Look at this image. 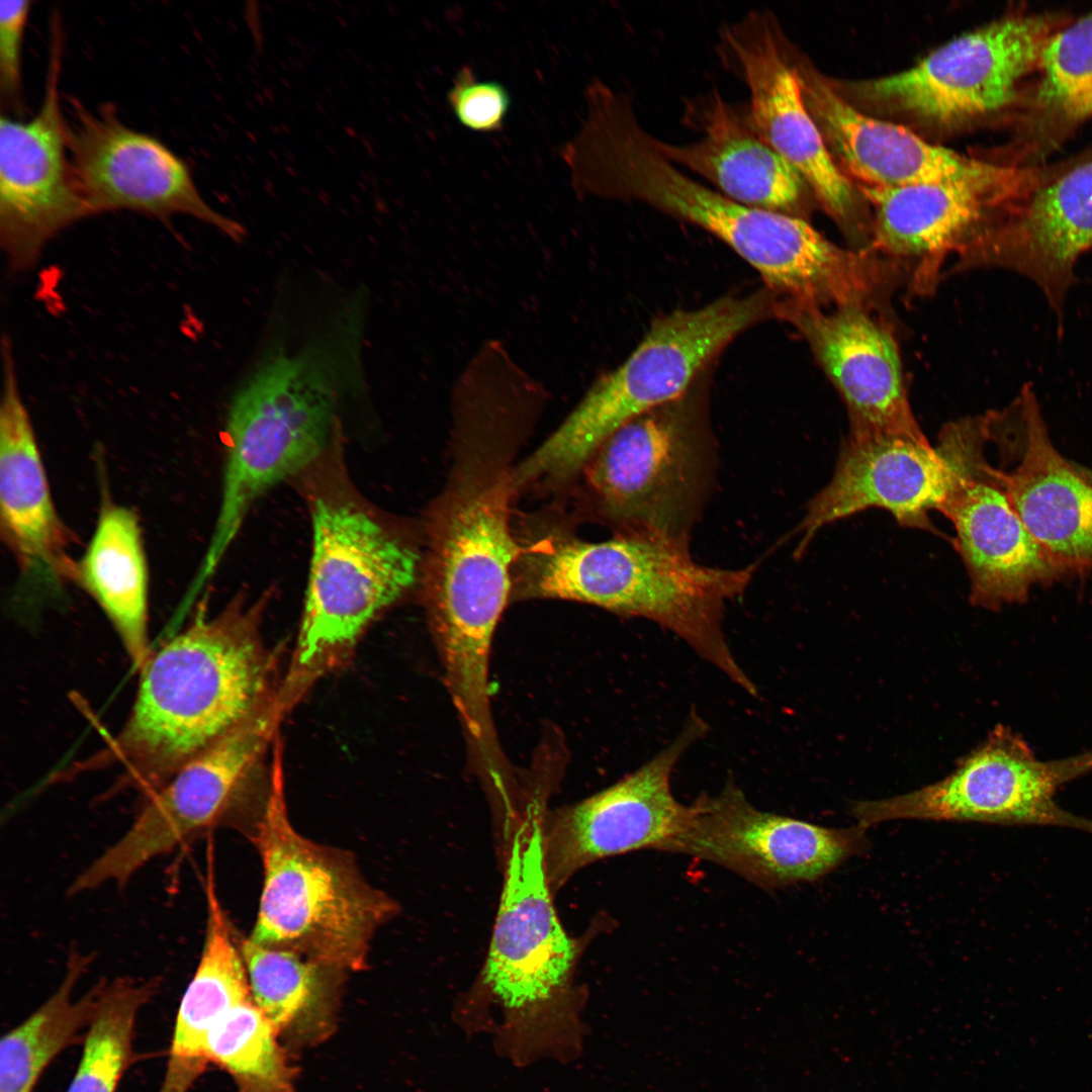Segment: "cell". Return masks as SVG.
Returning a JSON list of instances; mask_svg holds the SVG:
<instances>
[{
  "instance_id": "obj_1",
  "label": "cell",
  "mask_w": 1092,
  "mask_h": 1092,
  "mask_svg": "<svg viewBox=\"0 0 1092 1092\" xmlns=\"http://www.w3.org/2000/svg\"><path fill=\"white\" fill-rule=\"evenodd\" d=\"M265 602L239 596L214 616L200 611L152 651L120 732L63 777L120 765L113 791L147 796L273 699L279 686L261 632Z\"/></svg>"
},
{
  "instance_id": "obj_2",
  "label": "cell",
  "mask_w": 1092,
  "mask_h": 1092,
  "mask_svg": "<svg viewBox=\"0 0 1092 1092\" xmlns=\"http://www.w3.org/2000/svg\"><path fill=\"white\" fill-rule=\"evenodd\" d=\"M295 478L312 551L296 645L278 691L287 710L349 660L371 623L416 583L422 563L404 530L352 482L342 431Z\"/></svg>"
},
{
  "instance_id": "obj_3",
  "label": "cell",
  "mask_w": 1092,
  "mask_h": 1092,
  "mask_svg": "<svg viewBox=\"0 0 1092 1092\" xmlns=\"http://www.w3.org/2000/svg\"><path fill=\"white\" fill-rule=\"evenodd\" d=\"M498 910L483 969L458 1008L468 1031L493 1030L518 1066L581 1052L583 995L574 983L580 945L556 914L536 810L508 828Z\"/></svg>"
},
{
  "instance_id": "obj_4",
  "label": "cell",
  "mask_w": 1092,
  "mask_h": 1092,
  "mask_svg": "<svg viewBox=\"0 0 1092 1092\" xmlns=\"http://www.w3.org/2000/svg\"><path fill=\"white\" fill-rule=\"evenodd\" d=\"M513 469L474 452L462 458L427 523L422 597L455 707H489L492 637L523 547L510 527Z\"/></svg>"
},
{
  "instance_id": "obj_5",
  "label": "cell",
  "mask_w": 1092,
  "mask_h": 1092,
  "mask_svg": "<svg viewBox=\"0 0 1092 1092\" xmlns=\"http://www.w3.org/2000/svg\"><path fill=\"white\" fill-rule=\"evenodd\" d=\"M363 387L359 359L333 337L267 348L229 407L221 503L195 588L215 573L256 500L326 450L341 431L344 397Z\"/></svg>"
},
{
  "instance_id": "obj_6",
  "label": "cell",
  "mask_w": 1092,
  "mask_h": 1092,
  "mask_svg": "<svg viewBox=\"0 0 1092 1092\" xmlns=\"http://www.w3.org/2000/svg\"><path fill=\"white\" fill-rule=\"evenodd\" d=\"M514 566L520 598L576 601L650 620L745 692L754 689L730 651L722 621L726 603L742 596L755 564L712 567L697 562L690 546L616 535L601 542L554 536L523 547Z\"/></svg>"
},
{
  "instance_id": "obj_7",
  "label": "cell",
  "mask_w": 1092,
  "mask_h": 1092,
  "mask_svg": "<svg viewBox=\"0 0 1092 1092\" xmlns=\"http://www.w3.org/2000/svg\"><path fill=\"white\" fill-rule=\"evenodd\" d=\"M252 841L263 886L250 939L344 974L363 971L375 932L397 903L367 882L346 850L314 842L289 819L279 735L267 797Z\"/></svg>"
},
{
  "instance_id": "obj_8",
  "label": "cell",
  "mask_w": 1092,
  "mask_h": 1092,
  "mask_svg": "<svg viewBox=\"0 0 1092 1092\" xmlns=\"http://www.w3.org/2000/svg\"><path fill=\"white\" fill-rule=\"evenodd\" d=\"M765 288L658 317L631 355L596 380L558 428L520 463L527 482L560 481L634 418L684 395L715 358L752 326L777 317Z\"/></svg>"
},
{
  "instance_id": "obj_9",
  "label": "cell",
  "mask_w": 1092,
  "mask_h": 1092,
  "mask_svg": "<svg viewBox=\"0 0 1092 1092\" xmlns=\"http://www.w3.org/2000/svg\"><path fill=\"white\" fill-rule=\"evenodd\" d=\"M707 372L680 397L624 424L585 463L594 512L616 535L690 546L716 477Z\"/></svg>"
},
{
  "instance_id": "obj_10",
  "label": "cell",
  "mask_w": 1092,
  "mask_h": 1092,
  "mask_svg": "<svg viewBox=\"0 0 1092 1092\" xmlns=\"http://www.w3.org/2000/svg\"><path fill=\"white\" fill-rule=\"evenodd\" d=\"M1092 771V750L1041 760L1011 728L998 725L946 778L904 795L856 801L850 814L868 828L895 819L1054 825L1092 833V821L1061 808L1058 789Z\"/></svg>"
},
{
  "instance_id": "obj_11",
  "label": "cell",
  "mask_w": 1092,
  "mask_h": 1092,
  "mask_svg": "<svg viewBox=\"0 0 1092 1092\" xmlns=\"http://www.w3.org/2000/svg\"><path fill=\"white\" fill-rule=\"evenodd\" d=\"M1071 18L1059 12L1004 16L937 48L913 67L860 85L867 99L948 124L1005 108L1036 71L1051 35Z\"/></svg>"
},
{
  "instance_id": "obj_12",
  "label": "cell",
  "mask_w": 1092,
  "mask_h": 1092,
  "mask_svg": "<svg viewBox=\"0 0 1092 1092\" xmlns=\"http://www.w3.org/2000/svg\"><path fill=\"white\" fill-rule=\"evenodd\" d=\"M983 416L946 424L937 445L952 477L938 510L956 531L953 545L970 577V601L996 611L1025 602L1036 585L1066 577L1024 526L985 456Z\"/></svg>"
},
{
  "instance_id": "obj_13",
  "label": "cell",
  "mask_w": 1092,
  "mask_h": 1092,
  "mask_svg": "<svg viewBox=\"0 0 1092 1092\" xmlns=\"http://www.w3.org/2000/svg\"><path fill=\"white\" fill-rule=\"evenodd\" d=\"M284 716L273 698L145 796L128 830L96 858L99 876L122 887L151 860L220 822L273 744Z\"/></svg>"
},
{
  "instance_id": "obj_14",
  "label": "cell",
  "mask_w": 1092,
  "mask_h": 1092,
  "mask_svg": "<svg viewBox=\"0 0 1092 1092\" xmlns=\"http://www.w3.org/2000/svg\"><path fill=\"white\" fill-rule=\"evenodd\" d=\"M867 828H827L754 807L729 778L689 805L668 852L712 862L763 890L827 875L868 848Z\"/></svg>"
},
{
  "instance_id": "obj_15",
  "label": "cell",
  "mask_w": 1092,
  "mask_h": 1092,
  "mask_svg": "<svg viewBox=\"0 0 1092 1092\" xmlns=\"http://www.w3.org/2000/svg\"><path fill=\"white\" fill-rule=\"evenodd\" d=\"M44 92L28 120L0 118V240L9 265L30 267L61 231L92 215L75 179L60 96L61 17L52 15Z\"/></svg>"
},
{
  "instance_id": "obj_16",
  "label": "cell",
  "mask_w": 1092,
  "mask_h": 1092,
  "mask_svg": "<svg viewBox=\"0 0 1092 1092\" xmlns=\"http://www.w3.org/2000/svg\"><path fill=\"white\" fill-rule=\"evenodd\" d=\"M67 143L75 179L92 215L130 210L194 217L241 241L245 228L212 208L187 164L154 136L127 126L113 105L69 99Z\"/></svg>"
},
{
  "instance_id": "obj_17",
  "label": "cell",
  "mask_w": 1092,
  "mask_h": 1092,
  "mask_svg": "<svg viewBox=\"0 0 1092 1092\" xmlns=\"http://www.w3.org/2000/svg\"><path fill=\"white\" fill-rule=\"evenodd\" d=\"M707 729L692 711L676 738L649 761L543 820L544 862L552 892L597 860L643 849L668 852L689 812V805L672 793L671 775Z\"/></svg>"
},
{
  "instance_id": "obj_18",
  "label": "cell",
  "mask_w": 1092,
  "mask_h": 1092,
  "mask_svg": "<svg viewBox=\"0 0 1092 1092\" xmlns=\"http://www.w3.org/2000/svg\"><path fill=\"white\" fill-rule=\"evenodd\" d=\"M991 441L1002 459L1017 460L997 471L1027 530L1065 576L1092 571V484L1056 448L1030 384L993 412Z\"/></svg>"
},
{
  "instance_id": "obj_19",
  "label": "cell",
  "mask_w": 1092,
  "mask_h": 1092,
  "mask_svg": "<svg viewBox=\"0 0 1092 1092\" xmlns=\"http://www.w3.org/2000/svg\"><path fill=\"white\" fill-rule=\"evenodd\" d=\"M981 185L956 182L861 187L872 204L869 250L893 263L914 294L934 291L945 258L958 255L1041 179Z\"/></svg>"
},
{
  "instance_id": "obj_20",
  "label": "cell",
  "mask_w": 1092,
  "mask_h": 1092,
  "mask_svg": "<svg viewBox=\"0 0 1092 1092\" xmlns=\"http://www.w3.org/2000/svg\"><path fill=\"white\" fill-rule=\"evenodd\" d=\"M726 37L748 88L752 125L841 224L853 250H868L871 233L858 218L853 188L833 162L806 104L798 68L789 62L768 18L750 17Z\"/></svg>"
},
{
  "instance_id": "obj_21",
  "label": "cell",
  "mask_w": 1092,
  "mask_h": 1092,
  "mask_svg": "<svg viewBox=\"0 0 1092 1092\" xmlns=\"http://www.w3.org/2000/svg\"><path fill=\"white\" fill-rule=\"evenodd\" d=\"M838 390L851 438L904 436L928 442L912 413L898 346L882 317L864 309L778 304Z\"/></svg>"
},
{
  "instance_id": "obj_22",
  "label": "cell",
  "mask_w": 1092,
  "mask_h": 1092,
  "mask_svg": "<svg viewBox=\"0 0 1092 1092\" xmlns=\"http://www.w3.org/2000/svg\"><path fill=\"white\" fill-rule=\"evenodd\" d=\"M952 468L939 446L904 436L844 439L830 481L809 502L795 534L801 556L824 526L870 508L888 511L900 526L938 535L929 513L938 510Z\"/></svg>"
},
{
  "instance_id": "obj_23",
  "label": "cell",
  "mask_w": 1092,
  "mask_h": 1092,
  "mask_svg": "<svg viewBox=\"0 0 1092 1092\" xmlns=\"http://www.w3.org/2000/svg\"><path fill=\"white\" fill-rule=\"evenodd\" d=\"M798 72L810 112L863 187L931 182L995 185L1017 181L1029 172L1015 163L974 160L930 144L902 125L860 112L809 67L800 66Z\"/></svg>"
},
{
  "instance_id": "obj_24",
  "label": "cell",
  "mask_w": 1092,
  "mask_h": 1092,
  "mask_svg": "<svg viewBox=\"0 0 1092 1092\" xmlns=\"http://www.w3.org/2000/svg\"><path fill=\"white\" fill-rule=\"evenodd\" d=\"M1092 250V154L1048 174L992 229L985 265L1024 275L1063 315L1079 258Z\"/></svg>"
},
{
  "instance_id": "obj_25",
  "label": "cell",
  "mask_w": 1092,
  "mask_h": 1092,
  "mask_svg": "<svg viewBox=\"0 0 1092 1092\" xmlns=\"http://www.w3.org/2000/svg\"><path fill=\"white\" fill-rule=\"evenodd\" d=\"M0 408V524L25 586L75 582L73 534L59 516L8 343L3 346Z\"/></svg>"
},
{
  "instance_id": "obj_26",
  "label": "cell",
  "mask_w": 1092,
  "mask_h": 1092,
  "mask_svg": "<svg viewBox=\"0 0 1092 1092\" xmlns=\"http://www.w3.org/2000/svg\"><path fill=\"white\" fill-rule=\"evenodd\" d=\"M702 136L673 145L655 139L664 158L704 177L719 192L743 205L799 216L804 180L740 114L718 94L699 104Z\"/></svg>"
},
{
  "instance_id": "obj_27",
  "label": "cell",
  "mask_w": 1092,
  "mask_h": 1092,
  "mask_svg": "<svg viewBox=\"0 0 1092 1092\" xmlns=\"http://www.w3.org/2000/svg\"><path fill=\"white\" fill-rule=\"evenodd\" d=\"M207 863V920L199 964L178 1008L164 1078L156 1092H190L207 1065L212 1028L233 1008L252 999L241 948L216 893Z\"/></svg>"
},
{
  "instance_id": "obj_28",
  "label": "cell",
  "mask_w": 1092,
  "mask_h": 1092,
  "mask_svg": "<svg viewBox=\"0 0 1092 1092\" xmlns=\"http://www.w3.org/2000/svg\"><path fill=\"white\" fill-rule=\"evenodd\" d=\"M75 583L104 612L139 670L149 641V572L136 514L104 500L90 542L77 561Z\"/></svg>"
},
{
  "instance_id": "obj_29",
  "label": "cell",
  "mask_w": 1092,
  "mask_h": 1092,
  "mask_svg": "<svg viewBox=\"0 0 1092 1092\" xmlns=\"http://www.w3.org/2000/svg\"><path fill=\"white\" fill-rule=\"evenodd\" d=\"M1019 119L1020 164L1038 166L1092 117V12L1048 39Z\"/></svg>"
},
{
  "instance_id": "obj_30",
  "label": "cell",
  "mask_w": 1092,
  "mask_h": 1092,
  "mask_svg": "<svg viewBox=\"0 0 1092 1092\" xmlns=\"http://www.w3.org/2000/svg\"><path fill=\"white\" fill-rule=\"evenodd\" d=\"M240 948L252 999L280 1039L303 1048L322 1043L333 1034L341 973L250 938Z\"/></svg>"
},
{
  "instance_id": "obj_31",
  "label": "cell",
  "mask_w": 1092,
  "mask_h": 1092,
  "mask_svg": "<svg viewBox=\"0 0 1092 1092\" xmlns=\"http://www.w3.org/2000/svg\"><path fill=\"white\" fill-rule=\"evenodd\" d=\"M92 960L73 950L58 989L26 1019L4 1034L0 1041V1092H33L51 1062L80 1039L90 1025L102 981L79 998H73L79 979Z\"/></svg>"
},
{
  "instance_id": "obj_32",
  "label": "cell",
  "mask_w": 1092,
  "mask_h": 1092,
  "mask_svg": "<svg viewBox=\"0 0 1092 1092\" xmlns=\"http://www.w3.org/2000/svg\"><path fill=\"white\" fill-rule=\"evenodd\" d=\"M160 987L156 979L102 981L94 1017L67 1092H116L133 1060V1034L141 1009Z\"/></svg>"
},
{
  "instance_id": "obj_33",
  "label": "cell",
  "mask_w": 1092,
  "mask_h": 1092,
  "mask_svg": "<svg viewBox=\"0 0 1092 1092\" xmlns=\"http://www.w3.org/2000/svg\"><path fill=\"white\" fill-rule=\"evenodd\" d=\"M266 1015L247 1000L212 1028L206 1059L224 1070L239 1092H294L296 1070Z\"/></svg>"
},
{
  "instance_id": "obj_34",
  "label": "cell",
  "mask_w": 1092,
  "mask_h": 1092,
  "mask_svg": "<svg viewBox=\"0 0 1092 1092\" xmlns=\"http://www.w3.org/2000/svg\"><path fill=\"white\" fill-rule=\"evenodd\" d=\"M447 101L459 123L479 133L500 131L511 107L508 89L498 81L479 80L469 66L454 77Z\"/></svg>"
},
{
  "instance_id": "obj_35",
  "label": "cell",
  "mask_w": 1092,
  "mask_h": 1092,
  "mask_svg": "<svg viewBox=\"0 0 1092 1092\" xmlns=\"http://www.w3.org/2000/svg\"><path fill=\"white\" fill-rule=\"evenodd\" d=\"M31 1L0 2V99L4 110L25 112L22 86V47Z\"/></svg>"
},
{
  "instance_id": "obj_36",
  "label": "cell",
  "mask_w": 1092,
  "mask_h": 1092,
  "mask_svg": "<svg viewBox=\"0 0 1092 1092\" xmlns=\"http://www.w3.org/2000/svg\"><path fill=\"white\" fill-rule=\"evenodd\" d=\"M1074 464H1075V467H1076L1077 471H1078V472H1079V473H1080V474H1081V475H1082V476H1083V477H1084V478H1085V479H1086V480H1087V481H1088V482H1089L1090 484H1092V469H1090V468H1088V467H1085V466H1083V465H1080V464H1078V463H1076V462H1074Z\"/></svg>"
}]
</instances>
